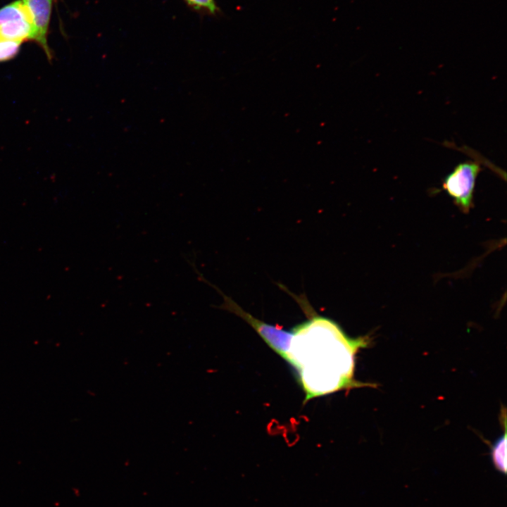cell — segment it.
Wrapping results in <instances>:
<instances>
[{
	"label": "cell",
	"mask_w": 507,
	"mask_h": 507,
	"mask_svg": "<svg viewBox=\"0 0 507 507\" xmlns=\"http://www.w3.org/2000/svg\"><path fill=\"white\" fill-rule=\"evenodd\" d=\"M54 0H23L30 15L35 27V42L44 49L51 60V51L47 43V32Z\"/></svg>",
	"instance_id": "obj_5"
},
{
	"label": "cell",
	"mask_w": 507,
	"mask_h": 507,
	"mask_svg": "<svg viewBox=\"0 0 507 507\" xmlns=\"http://www.w3.org/2000/svg\"><path fill=\"white\" fill-rule=\"evenodd\" d=\"M293 296L308 320L293 328L285 361L297 374L305 401L361 386L353 379L355 355L368 338L349 337L337 323L317 314L306 298Z\"/></svg>",
	"instance_id": "obj_1"
},
{
	"label": "cell",
	"mask_w": 507,
	"mask_h": 507,
	"mask_svg": "<svg viewBox=\"0 0 507 507\" xmlns=\"http://www.w3.org/2000/svg\"><path fill=\"white\" fill-rule=\"evenodd\" d=\"M185 3L193 10L201 13H206L211 15H216L219 13L218 8L215 0H184Z\"/></svg>",
	"instance_id": "obj_8"
},
{
	"label": "cell",
	"mask_w": 507,
	"mask_h": 507,
	"mask_svg": "<svg viewBox=\"0 0 507 507\" xmlns=\"http://www.w3.org/2000/svg\"><path fill=\"white\" fill-rule=\"evenodd\" d=\"M506 433L492 447V459L495 468L501 472H506Z\"/></svg>",
	"instance_id": "obj_6"
},
{
	"label": "cell",
	"mask_w": 507,
	"mask_h": 507,
	"mask_svg": "<svg viewBox=\"0 0 507 507\" xmlns=\"http://www.w3.org/2000/svg\"><path fill=\"white\" fill-rule=\"evenodd\" d=\"M196 273L201 278V280L215 287L223 296L224 301L220 306V308L232 312L240 317L258 334L271 349L283 359L287 358L293 337L292 331L284 330L282 327L268 324L255 318L242 309L231 298L223 294L216 287L208 282L199 271H196Z\"/></svg>",
	"instance_id": "obj_2"
},
{
	"label": "cell",
	"mask_w": 507,
	"mask_h": 507,
	"mask_svg": "<svg viewBox=\"0 0 507 507\" xmlns=\"http://www.w3.org/2000/svg\"><path fill=\"white\" fill-rule=\"evenodd\" d=\"M0 35L19 43L35 40V27L23 0L15 1L0 9Z\"/></svg>",
	"instance_id": "obj_4"
},
{
	"label": "cell",
	"mask_w": 507,
	"mask_h": 507,
	"mask_svg": "<svg viewBox=\"0 0 507 507\" xmlns=\"http://www.w3.org/2000/svg\"><path fill=\"white\" fill-rule=\"evenodd\" d=\"M481 170L480 163L465 161L457 165L444 180L443 189L465 212L472 206L475 182Z\"/></svg>",
	"instance_id": "obj_3"
},
{
	"label": "cell",
	"mask_w": 507,
	"mask_h": 507,
	"mask_svg": "<svg viewBox=\"0 0 507 507\" xmlns=\"http://www.w3.org/2000/svg\"><path fill=\"white\" fill-rule=\"evenodd\" d=\"M21 43L4 39L0 35V62L14 58L20 49Z\"/></svg>",
	"instance_id": "obj_7"
}]
</instances>
